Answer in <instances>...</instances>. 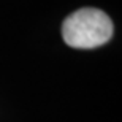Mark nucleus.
<instances>
[{"mask_svg":"<svg viewBox=\"0 0 122 122\" xmlns=\"http://www.w3.org/2000/svg\"><path fill=\"white\" fill-rule=\"evenodd\" d=\"M113 36V22L98 8H81L68 14L62 22V38L76 49H94Z\"/></svg>","mask_w":122,"mask_h":122,"instance_id":"1","label":"nucleus"}]
</instances>
